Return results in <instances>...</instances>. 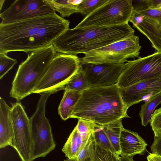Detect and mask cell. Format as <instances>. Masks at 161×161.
Masks as SVG:
<instances>
[{
  "label": "cell",
  "mask_w": 161,
  "mask_h": 161,
  "mask_svg": "<svg viewBox=\"0 0 161 161\" xmlns=\"http://www.w3.org/2000/svg\"><path fill=\"white\" fill-rule=\"evenodd\" d=\"M133 11H138L152 7V0H132Z\"/></svg>",
  "instance_id": "cell-31"
},
{
  "label": "cell",
  "mask_w": 161,
  "mask_h": 161,
  "mask_svg": "<svg viewBox=\"0 0 161 161\" xmlns=\"http://www.w3.org/2000/svg\"><path fill=\"white\" fill-rule=\"evenodd\" d=\"M120 91L122 100L128 108L161 93V77L138 82L120 89Z\"/></svg>",
  "instance_id": "cell-13"
},
{
  "label": "cell",
  "mask_w": 161,
  "mask_h": 161,
  "mask_svg": "<svg viewBox=\"0 0 161 161\" xmlns=\"http://www.w3.org/2000/svg\"><path fill=\"white\" fill-rule=\"evenodd\" d=\"M57 53L52 44L29 53L26 59L19 65L12 82L10 96L19 102L33 93Z\"/></svg>",
  "instance_id": "cell-4"
},
{
  "label": "cell",
  "mask_w": 161,
  "mask_h": 161,
  "mask_svg": "<svg viewBox=\"0 0 161 161\" xmlns=\"http://www.w3.org/2000/svg\"><path fill=\"white\" fill-rule=\"evenodd\" d=\"M82 92L65 89L58 108V114L66 120L70 117Z\"/></svg>",
  "instance_id": "cell-17"
},
{
  "label": "cell",
  "mask_w": 161,
  "mask_h": 161,
  "mask_svg": "<svg viewBox=\"0 0 161 161\" xmlns=\"http://www.w3.org/2000/svg\"><path fill=\"white\" fill-rule=\"evenodd\" d=\"M150 148L152 153L161 156V137L154 136L153 142Z\"/></svg>",
  "instance_id": "cell-32"
},
{
  "label": "cell",
  "mask_w": 161,
  "mask_h": 161,
  "mask_svg": "<svg viewBox=\"0 0 161 161\" xmlns=\"http://www.w3.org/2000/svg\"><path fill=\"white\" fill-rule=\"evenodd\" d=\"M141 48L138 36L134 35L90 51L79 58L81 64L124 63L138 57Z\"/></svg>",
  "instance_id": "cell-6"
},
{
  "label": "cell",
  "mask_w": 161,
  "mask_h": 161,
  "mask_svg": "<svg viewBox=\"0 0 161 161\" xmlns=\"http://www.w3.org/2000/svg\"><path fill=\"white\" fill-rule=\"evenodd\" d=\"M128 109L116 85L90 87L82 92L70 118L84 119L102 126L129 118Z\"/></svg>",
  "instance_id": "cell-2"
},
{
  "label": "cell",
  "mask_w": 161,
  "mask_h": 161,
  "mask_svg": "<svg viewBox=\"0 0 161 161\" xmlns=\"http://www.w3.org/2000/svg\"><path fill=\"white\" fill-rule=\"evenodd\" d=\"M157 8H161V2L158 5Z\"/></svg>",
  "instance_id": "cell-37"
},
{
  "label": "cell",
  "mask_w": 161,
  "mask_h": 161,
  "mask_svg": "<svg viewBox=\"0 0 161 161\" xmlns=\"http://www.w3.org/2000/svg\"><path fill=\"white\" fill-rule=\"evenodd\" d=\"M83 0H47L55 11L58 12L63 18L78 13V5Z\"/></svg>",
  "instance_id": "cell-20"
},
{
  "label": "cell",
  "mask_w": 161,
  "mask_h": 161,
  "mask_svg": "<svg viewBox=\"0 0 161 161\" xmlns=\"http://www.w3.org/2000/svg\"><path fill=\"white\" fill-rule=\"evenodd\" d=\"M120 161H134V160L133 158V157L120 156Z\"/></svg>",
  "instance_id": "cell-34"
},
{
  "label": "cell",
  "mask_w": 161,
  "mask_h": 161,
  "mask_svg": "<svg viewBox=\"0 0 161 161\" xmlns=\"http://www.w3.org/2000/svg\"><path fill=\"white\" fill-rule=\"evenodd\" d=\"M89 87V85L80 66L78 72L66 85L65 89L82 92Z\"/></svg>",
  "instance_id": "cell-24"
},
{
  "label": "cell",
  "mask_w": 161,
  "mask_h": 161,
  "mask_svg": "<svg viewBox=\"0 0 161 161\" xmlns=\"http://www.w3.org/2000/svg\"><path fill=\"white\" fill-rule=\"evenodd\" d=\"M55 12L47 0H16L0 13V24H9L48 15Z\"/></svg>",
  "instance_id": "cell-11"
},
{
  "label": "cell",
  "mask_w": 161,
  "mask_h": 161,
  "mask_svg": "<svg viewBox=\"0 0 161 161\" xmlns=\"http://www.w3.org/2000/svg\"><path fill=\"white\" fill-rule=\"evenodd\" d=\"M147 143L138 134L124 128L120 136V156L133 157L143 155L146 151Z\"/></svg>",
  "instance_id": "cell-15"
},
{
  "label": "cell",
  "mask_w": 161,
  "mask_h": 161,
  "mask_svg": "<svg viewBox=\"0 0 161 161\" xmlns=\"http://www.w3.org/2000/svg\"><path fill=\"white\" fill-rule=\"evenodd\" d=\"M129 24L109 27L68 29L56 38L52 45L57 53L85 54L134 35Z\"/></svg>",
  "instance_id": "cell-3"
},
{
  "label": "cell",
  "mask_w": 161,
  "mask_h": 161,
  "mask_svg": "<svg viewBox=\"0 0 161 161\" xmlns=\"http://www.w3.org/2000/svg\"><path fill=\"white\" fill-rule=\"evenodd\" d=\"M86 142L83 141L76 126L63 146L62 151L67 158H76Z\"/></svg>",
  "instance_id": "cell-18"
},
{
  "label": "cell",
  "mask_w": 161,
  "mask_h": 161,
  "mask_svg": "<svg viewBox=\"0 0 161 161\" xmlns=\"http://www.w3.org/2000/svg\"><path fill=\"white\" fill-rule=\"evenodd\" d=\"M161 103V93L147 100L141 106L139 116L142 125L146 126L150 122L151 117L156 107Z\"/></svg>",
  "instance_id": "cell-21"
},
{
  "label": "cell",
  "mask_w": 161,
  "mask_h": 161,
  "mask_svg": "<svg viewBox=\"0 0 161 161\" xmlns=\"http://www.w3.org/2000/svg\"><path fill=\"white\" fill-rule=\"evenodd\" d=\"M133 26L145 35L152 46L161 52V24L156 20L133 11L129 20Z\"/></svg>",
  "instance_id": "cell-14"
},
{
  "label": "cell",
  "mask_w": 161,
  "mask_h": 161,
  "mask_svg": "<svg viewBox=\"0 0 161 161\" xmlns=\"http://www.w3.org/2000/svg\"><path fill=\"white\" fill-rule=\"evenodd\" d=\"M17 60L8 56L6 54L0 53V79L17 63Z\"/></svg>",
  "instance_id": "cell-27"
},
{
  "label": "cell",
  "mask_w": 161,
  "mask_h": 161,
  "mask_svg": "<svg viewBox=\"0 0 161 161\" xmlns=\"http://www.w3.org/2000/svg\"><path fill=\"white\" fill-rule=\"evenodd\" d=\"M149 123L156 137H161V107L153 114Z\"/></svg>",
  "instance_id": "cell-28"
},
{
  "label": "cell",
  "mask_w": 161,
  "mask_h": 161,
  "mask_svg": "<svg viewBox=\"0 0 161 161\" xmlns=\"http://www.w3.org/2000/svg\"><path fill=\"white\" fill-rule=\"evenodd\" d=\"M120 157L116 153L103 149L95 142L92 146L90 157L92 161H120Z\"/></svg>",
  "instance_id": "cell-22"
},
{
  "label": "cell",
  "mask_w": 161,
  "mask_h": 161,
  "mask_svg": "<svg viewBox=\"0 0 161 161\" xmlns=\"http://www.w3.org/2000/svg\"><path fill=\"white\" fill-rule=\"evenodd\" d=\"M108 0H83L78 5V13L87 16Z\"/></svg>",
  "instance_id": "cell-25"
},
{
  "label": "cell",
  "mask_w": 161,
  "mask_h": 161,
  "mask_svg": "<svg viewBox=\"0 0 161 161\" xmlns=\"http://www.w3.org/2000/svg\"><path fill=\"white\" fill-rule=\"evenodd\" d=\"M69 23L55 13L12 23L0 24V53H27L48 47L69 28Z\"/></svg>",
  "instance_id": "cell-1"
},
{
  "label": "cell",
  "mask_w": 161,
  "mask_h": 161,
  "mask_svg": "<svg viewBox=\"0 0 161 161\" xmlns=\"http://www.w3.org/2000/svg\"><path fill=\"white\" fill-rule=\"evenodd\" d=\"M136 12L154 19L161 24V8H150Z\"/></svg>",
  "instance_id": "cell-30"
},
{
  "label": "cell",
  "mask_w": 161,
  "mask_h": 161,
  "mask_svg": "<svg viewBox=\"0 0 161 161\" xmlns=\"http://www.w3.org/2000/svg\"><path fill=\"white\" fill-rule=\"evenodd\" d=\"M11 103L10 115L13 132L11 147L21 161H33V142L30 118L20 102Z\"/></svg>",
  "instance_id": "cell-10"
},
{
  "label": "cell",
  "mask_w": 161,
  "mask_h": 161,
  "mask_svg": "<svg viewBox=\"0 0 161 161\" xmlns=\"http://www.w3.org/2000/svg\"><path fill=\"white\" fill-rule=\"evenodd\" d=\"M122 119H119L108 124L102 125L116 153L120 156V140L121 133L124 128Z\"/></svg>",
  "instance_id": "cell-19"
},
{
  "label": "cell",
  "mask_w": 161,
  "mask_h": 161,
  "mask_svg": "<svg viewBox=\"0 0 161 161\" xmlns=\"http://www.w3.org/2000/svg\"><path fill=\"white\" fill-rule=\"evenodd\" d=\"M5 1L4 0H0V10H1L3 7V5Z\"/></svg>",
  "instance_id": "cell-35"
},
{
  "label": "cell",
  "mask_w": 161,
  "mask_h": 161,
  "mask_svg": "<svg viewBox=\"0 0 161 161\" xmlns=\"http://www.w3.org/2000/svg\"><path fill=\"white\" fill-rule=\"evenodd\" d=\"M95 123L84 119H78L76 125L78 131L84 142L86 141L94 130Z\"/></svg>",
  "instance_id": "cell-26"
},
{
  "label": "cell",
  "mask_w": 161,
  "mask_h": 161,
  "mask_svg": "<svg viewBox=\"0 0 161 161\" xmlns=\"http://www.w3.org/2000/svg\"><path fill=\"white\" fill-rule=\"evenodd\" d=\"M133 12L132 0H108L85 17L75 28L113 26L128 24Z\"/></svg>",
  "instance_id": "cell-7"
},
{
  "label": "cell",
  "mask_w": 161,
  "mask_h": 161,
  "mask_svg": "<svg viewBox=\"0 0 161 161\" xmlns=\"http://www.w3.org/2000/svg\"><path fill=\"white\" fill-rule=\"evenodd\" d=\"M124 63L85 64L80 66L89 87H107L117 84Z\"/></svg>",
  "instance_id": "cell-12"
},
{
  "label": "cell",
  "mask_w": 161,
  "mask_h": 161,
  "mask_svg": "<svg viewBox=\"0 0 161 161\" xmlns=\"http://www.w3.org/2000/svg\"><path fill=\"white\" fill-rule=\"evenodd\" d=\"M64 161H77L75 158L69 159L67 158L64 160Z\"/></svg>",
  "instance_id": "cell-36"
},
{
  "label": "cell",
  "mask_w": 161,
  "mask_h": 161,
  "mask_svg": "<svg viewBox=\"0 0 161 161\" xmlns=\"http://www.w3.org/2000/svg\"><path fill=\"white\" fill-rule=\"evenodd\" d=\"M80 66L76 55L56 54L38 83L33 93L50 92L64 90L66 85L78 72Z\"/></svg>",
  "instance_id": "cell-5"
},
{
  "label": "cell",
  "mask_w": 161,
  "mask_h": 161,
  "mask_svg": "<svg viewBox=\"0 0 161 161\" xmlns=\"http://www.w3.org/2000/svg\"><path fill=\"white\" fill-rule=\"evenodd\" d=\"M11 107L0 98V148L11 146L13 132L10 112Z\"/></svg>",
  "instance_id": "cell-16"
},
{
  "label": "cell",
  "mask_w": 161,
  "mask_h": 161,
  "mask_svg": "<svg viewBox=\"0 0 161 161\" xmlns=\"http://www.w3.org/2000/svg\"><path fill=\"white\" fill-rule=\"evenodd\" d=\"M84 161H92L91 158L90 157L86 158Z\"/></svg>",
  "instance_id": "cell-38"
},
{
  "label": "cell",
  "mask_w": 161,
  "mask_h": 161,
  "mask_svg": "<svg viewBox=\"0 0 161 161\" xmlns=\"http://www.w3.org/2000/svg\"><path fill=\"white\" fill-rule=\"evenodd\" d=\"M36 109L30 118L33 142L32 160L45 157L55 148L51 127L45 115V108L50 92L41 93Z\"/></svg>",
  "instance_id": "cell-8"
},
{
  "label": "cell",
  "mask_w": 161,
  "mask_h": 161,
  "mask_svg": "<svg viewBox=\"0 0 161 161\" xmlns=\"http://www.w3.org/2000/svg\"><path fill=\"white\" fill-rule=\"evenodd\" d=\"M94 142L92 133L78 153L75 158L77 161H84L86 158H90L91 147Z\"/></svg>",
  "instance_id": "cell-29"
},
{
  "label": "cell",
  "mask_w": 161,
  "mask_h": 161,
  "mask_svg": "<svg viewBox=\"0 0 161 161\" xmlns=\"http://www.w3.org/2000/svg\"><path fill=\"white\" fill-rule=\"evenodd\" d=\"M93 135L97 145L104 149L116 153L102 125L95 123Z\"/></svg>",
  "instance_id": "cell-23"
},
{
  "label": "cell",
  "mask_w": 161,
  "mask_h": 161,
  "mask_svg": "<svg viewBox=\"0 0 161 161\" xmlns=\"http://www.w3.org/2000/svg\"><path fill=\"white\" fill-rule=\"evenodd\" d=\"M161 77V52L127 61L116 85L124 88L138 82Z\"/></svg>",
  "instance_id": "cell-9"
},
{
  "label": "cell",
  "mask_w": 161,
  "mask_h": 161,
  "mask_svg": "<svg viewBox=\"0 0 161 161\" xmlns=\"http://www.w3.org/2000/svg\"><path fill=\"white\" fill-rule=\"evenodd\" d=\"M148 161H161V156L150 153L147 156Z\"/></svg>",
  "instance_id": "cell-33"
}]
</instances>
